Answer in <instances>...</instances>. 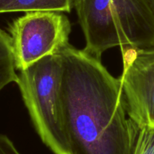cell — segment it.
<instances>
[{
	"instance_id": "6da1fadb",
	"label": "cell",
	"mask_w": 154,
	"mask_h": 154,
	"mask_svg": "<svg viewBox=\"0 0 154 154\" xmlns=\"http://www.w3.org/2000/svg\"><path fill=\"white\" fill-rule=\"evenodd\" d=\"M63 58V154H134L140 128L128 116L120 78L68 44Z\"/></svg>"
},
{
	"instance_id": "7a4b0ae2",
	"label": "cell",
	"mask_w": 154,
	"mask_h": 154,
	"mask_svg": "<svg viewBox=\"0 0 154 154\" xmlns=\"http://www.w3.org/2000/svg\"><path fill=\"white\" fill-rule=\"evenodd\" d=\"M85 38L84 51L101 60L115 47L154 45V13L148 0H74Z\"/></svg>"
},
{
	"instance_id": "3957f363",
	"label": "cell",
	"mask_w": 154,
	"mask_h": 154,
	"mask_svg": "<svg viewBox=\"0 0 154 154\" xmlns=\"http://www.w3.org/2000/svg\"><path fill=\"white\" fill-rule=\"evenodd\" d=\"M63 75L59 51L20 71L17 83L38 135L54 154H63L66 147Z\"/></svg>"
},
{
	"instance_id": "277c9868",
	"label": "cell",
	"mask_w": 154,
	"mask_h": 154,
	"mask_svg": "<svg viewBox=\"0 0 154 154\" xmlns=\"http://www.w3.org/2000/svg\"><path fill=\"white\" fill-rule=\"evenodd\" d=\"M72 27L59 11L27 12L9 28L16 69L25 70L36 62L58 53L69 44Z\"/></svg>"
},
{
	"instance_id": "5b68a950",
	"label": "cell",
	"mask_w": 154,
	"mask_h": 154,
	"mask_svg": "<svg viewBox=\"0 0 154 154\" xmlns=\"http://www.w3.org/2000/svg\"><path fill=\"white\" fill-rule=\"evenodd\" d=\"M120 50L123 68L120 80L128 116L140 129H154V45Z\"/></svg>"
},
{
	"instance_id": "8992f818",
	"label": "cell",
	"mask_w": 154,
	"mask_h": 154,
	"mask_svg": "<svg viewBox=\"0 0 154 154\" xmlns=\"http://www.w3.org/2000/svg\"><path fill=\"white\" fill-rule=\"evenodd\" d=\"M74 0H0V13L71 11Z\"/></svg>"
},
{
	"instance_id": "52a82bcc",
	"label": "cell",
	"mask_w": 154,
	"mask_h": 154,
	"mask_svg": "<svg viewBox=\"0 0 154 154\" xmlns=\"http://www.w3.org/2000/svg\"><path fill=\"white\" fill-rule=\"evenodd\" d=\"M16 69L11 36L0 29V91L11 83H17Z\"/></svg>"
},
{
	"instance_id": "ba28073f",
	"label": "cell",
	"mask_w": 154,
	"mask_h": 154,
	"mask_svg": "<svg viewBox=\"0 0 154 154\" xmlns=\"http://www.w3.org/2000/svg\"><path fill=\"white\" fill-rule=\"evenodd\" d=\"M134 154H154V129H140Z\"/></svg>"
},
{
	"instance_id": "9c48e42d",
	"label": "cell",
	"mask_w": 154,
	"mask_h": 154,
	"mask_svg": "<svg viewBox=\"0 0 154 154\" xmlns=\"http://www.w3.org/2000/svg\"><path fill=\"white\" fill-rule=\"evenodd\" d=\"M0 154H21L6 135L0 134Z\"/></svg>"
},
{
	"instance_id": "30bf717a",
	"label": "cell",
	"mask_w": 154,
	"mask_h": 154,
	"mask_svg": "<svg viewBox=\"0 0 154 154\" xmlns=\"http://www.w3.org/2000/svg\"><path fill=\"white\" fill-rule=\"evenodd\" d=\"M149 3H150V5L151 7L152 10H153V13H154V0H148Z\"/></svg>"
}]
</instances>
